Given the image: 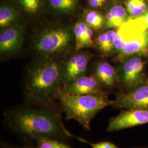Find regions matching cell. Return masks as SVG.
I'll use <instances>...</instances> for the list:
<instances>
[{
  "instance_id": "obj_14",
  "label": "cell",
  "mask_w": 148,
  "mask_h": 148,
  "mask_svg": "<svg viewBox=\"0 0 148 148\" xmlns=\"http://www.w3.org/2000/svg\"><path fill=\"white\" fill-rule=\"evenodd\" d=\"M142 32L133 27L127 21L125 22L116 29L112 52L118 54L134 37Z\"/></svg>"
},
{
  "instance_id": "obj_5",
  "label": "cell",
  "mask_w": 148,
  "mask_h": 148,
  "mask_svg": "<svg viewBox=\"0 0 148 148\" xmlns=\"http://www.w3.org/2000/svg\"><path fill=\"white\" fill-rule=\"evenodd\" d=\"M143 57L133 56L123 60L117 70L118 84L126 91L134 90L148 82L145 74V61Z\"/></svg>"
},
{
  "instance_id": "obj_27",
  "label": "cell",
  "mask_w": 148,
  "mask_h": 148,
  "mask_svg": "<svg viewBox=\"0 0 148 148\" xmlns=\"http://www.w3.org/2000/svg\"><path fill=\"white\" fill-rule=\"evenodd\" d=\"M148 148V147H137V148Z\"/></svg>"
},
{
  "instance_id": "obj_3",
  "label": "cell",
  "mask_w": 148,
  "mask_h": 148,
  "mask_svg": "<svg viewBox=\"0 0 148 148\" xmlns=\"http://www.w3.org/2000/svg\"><path fill=\"white\" fill-rule=\"evenodd\" d=\"M58 99L66 120H73L87 131L94 117L108 106H112L107 93L101 95H73L63 92L59 93Z\"/></svg>"
},
{
  "instance_id": "obj_21",
  "label": "cell",
  "mask_w": 148,
  "mask_h": 148,
  "mask_svg": "<svg viewBox=\"0 0 148 148\" xmlns=\"http://www.w3.org/2000/svg\"><path fill=\"white\" fill-rule=\"evenodd\" d=\"M24 11L27 13L36 15L42 7V0H18Z\"/></svg>"
},
{
  "instance_id": "obj_26",
  "label": "cell",
  "mask_w": 148,
  "mask_h": 148,
  "mask_svg": "<svg viewBox=\"0 0 148 148\" xmlns=\"http://www.w3.org/2000/svg\"><path fill=\"white\" fill-rule=\"evenodd\" d=\"M107 0H88L89 5L93 8H101L104 5Z\"/></svg>"
},
{
  "instance_id": "obj_17",
  "label": "cell",
  "mask_w": 148,
  "mask_h": 148,
  "mask_svg": "<svg viewBox=\"0 0 148 148\" xmlns=\"http://www.w3.org/2000/svg\"><path fill=\"white\" fill-rule=\"evenodd\" d=\"M125 7L132 18H137L144 14L148 10L147 0H125Z\"/></svg>"
},
{
  "instance_id": "obj_10",
  "label": "cell",
  "mask_w": 148,
  "mask_h": 148,
  "mask_svg": "<svg viewBox=\"0 0 148 148\" xmlns=\"http://www.w3.org/2000/svg\"><path fill=\"white\" fill-rule=\"evenodd\" d=\"M23 28L16 24L2 30L0 34V52L1 54L16 52L22 46Z\"/></svg>"
},
{
  "instance_id": "obj_15",
  "label": "cell",
  "mask_w": 148,
  "mask_h": 148,
  "mask_svg": "<svg viewBox=\"0 0 148 148\" xmlns=\"http://www.w3.org/2000/svg\"><path fill=\"white\" fill-rule=\"evenodd\" d=\"M18 12L11 5H2L0 7V27L3 30L16 24Z\"/></svg>"
},
{
  "instance_id": "obj_1",
  "label": "cell",
  "mask_w": 148,
  "mask_h": 148,
  "mask_svg": "<svg viewBox=\"0 0 148 148\" xmlns=\"http://www.w3.org/2000/svg\"><path fill=\"white\" fill-rule=\"evenodd\" d=\"M61 108L54 104L29 105L5 111L3 125L23 143L35 142L39 139H51L66 142L75 138L86 143V140L76 136L65 127Z\"/></svg>"
},
{
  "instance_id": "obj_18",
  "label": "cell",
  "mask_w": 148,
  "mask_h": 148,
  "mask_svg": "<svg viewBox=\"0 0 148 148\" xmlns=\"http://www.w3.org/2000/svg\"><path fill=\"white\" fill-rule=\"evenodd\" d=\"M84 21L93 30H98L104 27L105 16L95 10H86L84 13Z\"/></svg>"
},
{
  "instance_id": "obj_8",
  "label": "cell",
  "mask_w": 148,
  "mask_h": 148,
  "mask_svg": "<svg viewBox=\"0 0 148 148\" xmlns=\"http://www.w3.org/2000/svg\"><path fill=\"white\" fill-rule=\"evenodd\" d=\"M89 60L90 54L85 52L75 53L67 59L60 66L62 85L86 75Z\"/></svg>"
},
{
  "instance_id": "obj_22",
  "label": "cell",
  "mask_w": 148,
  "mask_h": 148,
  "mask_svg": "<svg viewBox=\"0 0 148 148\" xmlns=\"http://www.w3.org/2000/svg\"><path fill=\"white\" fill-rule=\"evenodd\" d=\"M35 143L37 148H75L70 147L65 142L51 139H39Z\"/></svg>"
},
{
  "instance_id": "obj_4",
  "label": "cell",
  "mask_w": 148,
  "mask_h": 148,
  "mask_svg": "<svg viewBox=\"0 0 148 148\" xmlns=\"http://www.w3.org/2000/svg\"><path fill=\"white\" fill-rule=\"evenodd\" d=\"M65 27H52L39 32L34 46L38 53L51 56L63 52L70 46L74 34Z\"/></svg>"
},
{
  "instance_id": "obj_9",
  "label": "cell",
  "mask_w": 148,
  "mask_h": 148,
  "mask_svg": "<svg viewBox=\"0 0 148 148\" xmlns=\"http://www.w3.org/2000/svg\"><path fill=\"white\" fill-rule=\"evenodd\" d=\"M62 90L73 95H101L106 93L94 76H83L62 86Z\"/></svg>"
},
{
  "instance_id": "obj_2",
  "label": "cell",
  "mask_w": 148,
  "mask_h": 148,
  "mask_svg": "<svg viewBox=\"0 0 148 148\" xmlns=\"http://www.w3.org/2000/svg\"><path fill=\"white\" fill-rule=\"evenodd\" d=\"M60 66L57 61L46 60L36 64L27 73L24 92L27 104H53L62 90Z\"/></svg>"
},
{
  "instance_id": "obj_24",
  "label": "cell",
  "mask_w": 148,
  "mask_h": 148,
  "mask_svg": "<svg viewBox=\"0 0 148 148\" xmlns=\"http://www.w3.org/2000/svg\"><path fill=\"white\" fill-rule=\"evenodd\" d=\"M86 144H88L92 148H119L115 144L107 141L98 143H91L87 141Z\"/></svg>"
},
{
  "instance_id": "obj_12",
  "label": "cell",
  "mask_w": 148,
  "mask_h": 148,
  "mask_svg": "<svg viewBox=\"0 0 148 148\" xmlns=\"http://www.w3.org/2000/svg\"><path fill=\"white\" fill-rule=\"evenodd\" d=\"M93 76L106 92L114 89L118 84L117 70L106 62H101L97 64Z\"/></svg>"
},
{
  "instance_id": "obj_13",
  "label": "cell",
  "mask_w": 148,
  "mask_h": 148,
  "mask_svg": "<svg viewBox=\"0 0 148 148\" xmlns=\"http://www.w3.org/2000/svg\"><path fill=\"white\" fill-rule=\"evenodd\" d=\"M106 29H117L131 17L125 6L119 3H112L106 11L105 15Z\"/></svg>"
},
{
  "instance_id": "obj_25",
  "label": "cell",
  "mask_w": 148,
  "mask_h": 148,
  "mask_svg": "<svg viewBox=\"0 0 148 148\" xmlns=\"http://www.w3.org/2000/svg\"><path fill=\"white\" fill-rule=\"evenodd\" d=\"M1 148H37L35 142L23 143L18 145H11L7 143H1Z\"/></svg>"
},
{
  "instance_id": "obj_6",
  "label": "cell",
  "mask_w": 148,
  "mask_h": 148,
  "mask_svg": "<svg viewBox=\"0 0 148 148\" xmlns=\"http://www.w3.org/2000/svg\"><path fill=\"white\" fill-rule=\"evenodd\" d=\"M121 109H148V82L134 90L117 93L112 106Z\"/></svg>"
},
{
  "instance_id": "obj_20",
  "label": "cell",
  "mask_w": 148,
  "mask_h": 148,
  "mask_svg": "<svg viewBox=\"0 0 148 148\" xmlns=\"http://www.w3.org/2000/svg\"><path fill=\"white\" fill-rule=\"evenodd\" d=\"M75 50L79 51L85 48H88L86 40L85 32L81 26L79 21L76 22L73 27Z\"/></svg>"
},
{
  "instance_id": "obj_11",
  "label": "cell",
  "mask_w": 148,
  "mask_h": 148,
  "mask_svg": "<svg viewBox=\"0 0 148 148\" xmlns=\"http://www.w3.org/2000/svg\"><path fill=\"white\" fill-rule=\"evenodd\" d=\"M133 56H148V30L142 32L134 37L127 46L117 54V59L123 62Z\"/></svg>"
},
{
  "instance_id": "obj_16",
  "label": "cell",
  "mask_w": 148,
  "mask_h": 148,
  "mask_svg": "<svg viewBox=\"0 0 148 148\" xmlns=\"http://www.w3.org/2000/svg\"><path fill=\"white\" fill-rule=\"evenodd\" d=\"M116 34V29H109L97 37L96 43L103 53L108 54L113 51Z\"/></svg>"
},
{
  "instance_id": "obj_23",
  "label": "cell",
  "mask_w": 148,
  "mask_h": 148,
  "mask_svg": "<svg viewBox=\"0 0 148 148\" xmlns=\"http://www.w3.org/2000/svg\"><path fill=\"white\" fill-rule=\"evenodd\" d=\"M127 21L139 31L148 30V8L142 16L137 18L130 17Z\"/></svg>"
},
{
  "instance_id": "obj_7",
  "label": "cell",
  "mask_w": 148,
  "mask_h": 148,
  "mask_svg": "<svg viewBox=\"0 0 148 148\" xmlns=\"http://www.w3.org/2000/svg\"><path fill=\"white\" fill-rule=\"evenodd\" d=\"M148 123V109H123L108 122V132H115Z\"/></svg>"
},
{
  "instance_id": "obj_19",
  "label": "cell",
  "mask_w": 148,
  "mask_h": 148,
  "mask_svg": "<svg viewBox=\"0 0 148 148\" xmlns=\"http://www.w3.org/2000/svg\"><path fill=\"white\" fill-rule=\"evenodd\" d=\"M49 5L54 11L62 14H69L76 9L77 0H49Z\"/></svg>"
}]
</instances>
